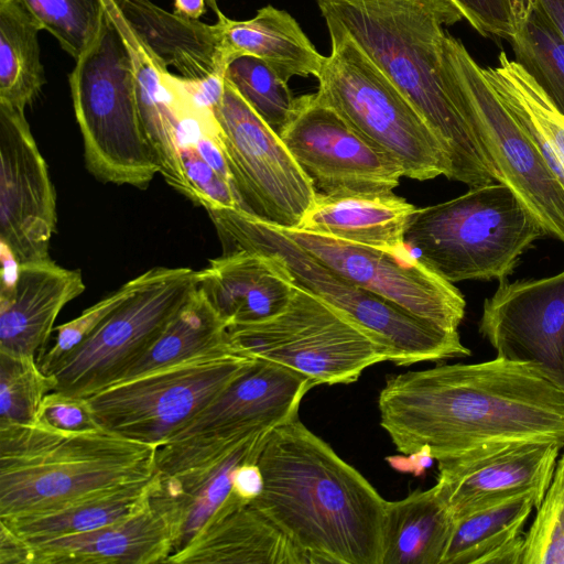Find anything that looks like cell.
Masks as SVG:
<instances>
[{
	"mask_svg": "<svg viewBox=\"0 0 564 564\" xmlns=\"http://www.w3.org/2000/svg\"><path fill=\"white\" fill-rule=\"evenodd\" d=\"M33 422L63 432H86L101 427L86 398L56 390L45 395Z\"/></svg>",
	"mask_w": 564,
	"mask_h": 564,
	"instance_id": "cell-42",
	"label": "cell"
},
{
	"mask_svg": "<svg viewBox=\"0 0 564 564\" xmlns=\"http://www.w3.org/2000/svg\"><path fill=\"white\" fill-rule=\"evenodd\" d=\"M258 458L243 462L234 474L231 494L247 505L251 503L263 489V476Z\"/></svg>",
	"mask_w": 564,
	"mask_h": 564,
	"instance_id": "cell-43",
	"label": "cell"
},
{
	"mask_svg": "<svg viewBox=\"0 0 564 564\" xmlns=\"http://www.w3.org/2000/svg\"><path fill=\"white\" fill-rule=\"evenodd\" d=\"M563 447L551 441L481 445L438 460L434 486L454 520L522 494L541 502Z\"/></svg>",
	"mask_w": 564,
	"mask_h": 564,
	"instance_id": "cell-18",
	"label": "cell"
},
{
	"mask_svg": "<svg viewBox=\"0 0 564 564\" xmlns=\"http://www.w3.org/2000/svg\"><path fill=\"white\" fill-rule=\"evenodd\" d=\"M482 69L503 105L564 184V116L522 66L505 52L499 53L496 66Z\"/></svg>",
	"mask_w": 564,
	"mask_h": 564,
	"instance_id": "cell-30",
	"label": "cell"
},
{
	"mask_svg": "<svg viewBox=\"0 0 564 564\" xmlns=\"http://www.w3.org/2000/svg\"><path fill=\"white\" fill-rule=\"evenodd\" d=\"M254 360L229 344L118 381L86 399L102 429L159 447L195 419Z\"/></svg>",
	"mask_w": 564,
	"mask_h": 564,
	"instance_id": "cell-10",
	"label": "cell"
},
{
	"mask_svg": "<svg viewBox=\"0 0 564 564\" xmlns=\"http://www.w3.org/2000/svg\"><path fill=\"white\" fill-rule=\"evenodd\" d=\"M158 446L102 427L63 432L0 425V519L53 510L155 473Z\"/></svg>",
	"mask_w": 564,
	"mask_h": 564,
	"instance_id": "cell-4",
	"label": "cell"
},
{
	"mask_svg": "<svg viewBox=\"0 0 564 564\" xmlns=\"http://www.w3.org/2000/svg\"><path fill=\"white\" fill-rule=\"evenodd\" d=\"M514 61L533 78L564 116V39L535 0L508 40Z\"/></svg>",
	"mask_w": 564,
	"mask_h": 564,
	"instance_id": "cell-34",
	"label": "cell"
},
{
	"mask_svg": "<svg viewBox=\"0 0 564 564\" xmlns=\"http://www.w3.org/2000/svg\"><path fill=\"white\" fill-rule=\"evenodd\" d=\"M31 543L34 564H156L173 552L170 530L150 505L91 531Z\"/></svg>",
	"mask_w": 564,
	"mask_h": 564,
	"instance_id": "cell-23",
	"label": "cell"
},
{
	"mask_svg": "<svg viewBox=\"0 0 564 564\" xmlns=\"http://www.w3.org/2000/svg\"><path fill=\"white\" fill-rule=\"evenodd\" d=\"M416 207L393 192L332 196L316 193L299 230L368 247H405V232Z\"/></svg>",
	"mask_w": 564,
	"mask_h": 564,
	"instance_id": "cell-26",
	"label": "cell"
},
{
	"mask_svg": "<svg viewBox=\"0 0 564 564\" xmlns=\"http://www.w3.org/2000/svg\"><path fill=\"white\" fill-rule=\"evenodd\" d=\"M318 193L376 195L393 191L401 165L349 126L316 94L297 97L296 110L280 134Z\"/></svg>",
	"mask_w": 564,
	"mask_h": 564,
	"instance_id": "cell-15",
	"label": "cell"
},
{
	"mask_svg": "<svg viewBox=\"0 0 564 564\" xmlns=\"http://www.w3.org/2000/svg\"><path fill=\"white\" fill-rule=\"evenodd\" d=\"M207 6L209 9H212L216 14L220 11L218 7V0H206Z\"/></svg>",
	"mask_w": 564,
	"mask_h": 564,
	"instance_id": "cell-47",
	"label": "cell"
},
{
	"mask_svg": "<svg viewBox=\"0 0 564 564\" xmlns=\"http://www.w3.org/2000/svg\"><path fill=\"white\" fill-rule=\"evenodd\" d=\"M546 236L516 193L491 183L456 198L417 208L405 246L451 283L507 279L520 257Z\"/></svg>",
	"mask_w": 564,
	"mask_h": 564,
	"instance_id": "cell-6",
	"label": "cell"
},
{
	"mask_svg": "<svg viewBox=\"0 0 564 564\" xmlns=\"http://www.w3.org/2000/svg\"><path fill=\"white\" fill-rule=\"evenodd\" d=\"M42 30L77 59L96 39L106 13L101 0H20Z\"/></svg>",
	"mask_w": 564,
	"mask_h": 564,
	"instance_id": "cell-36",
	"label": "cell"
},
{
	"mask_svg": "<svg viewBox=\"0 0 564 564\" xmlns=\"http://www.w3.org/2000/svg\"><path fill=\"white\" fill-rule=\"evenodd\" d=\"M271 430H260L227 453L193 467L171 474L155 470L149 505L170 530L172 554L184 549L226 503L236 469L259 457Z\"/></svg>",
	"mask_w": 564,
	"mask_h": 564,
	"instance_id": "cell-20",
	"label": "cell"
},
{
	"mask_svg": "<svg viewBox=\"0 0 564 564\" xmlns=\"http://www.w3.org/2000/svg\"><path fill=\"white\" fill-rule=\"evenodd\" d=\"M40 31L20 0H0V102L23 111L46 83Z\"/></svg>",
	"mask_w": 564,
	"mask_h": 564,
	"instance_id": "cell-32",
	"label": "cell"
},
{
	"mask_svg": "<svg viewBox=\"0 0 564 564\" xmlns=\"http://www.w3.org/2000/svg\"><path fill=\"white\" fill-rule=\"evenodd\" d=\"M314 387L297 371L256 358L195 419L167 441L235 437L273 429L299 413L304 395Z\"/></svg>",
	"mask_w": 564,
	"mask_h": 564,
	"instance_id": "cell-19",
	"label": "cell"
},
{
	"mask_svg": "<svg viewBox=\"0 0 564 564\" xmlns=\"http://www.w3.org/2000/svg\"><path fill=\"white\" fill-rule=\"evenodd\" d=\"M482 36L509 40L517 31L528 0H451Z\"/></svg>",
	"mask_w": 564,
	"mask_h": 564,
	"instance_id": "cell-41",
	"label": "cell"
},
{
	"mask_svg": "<svg viewBox=\"0 0 564 564\" xmlns=\"http://www.w3.org/2000/svg\"><path fill=\"white\" fill-rule=\"evenodd\" d=\"M327 30L351 37L421 113L446 148L451 180L469 188L496 177L457 108L443 68L444 26L462 21L451 0H316Z\"/></svg>",
	"mask_w": 564,
	"mask_h": 564,
	"instance_id": "cell-3",
	"label": "cell"
},
{
	"mask_svg": "<svg viewBox=\"0 0 564 564\" xmlns=\"http://www.w3.org/2000/svg\"><path fill=\"white\" fill-rule=\"evenodd\" d=\"M56 195L25 111L0 102V242L18 264L48 258Z\"/></svg>",
	"mask_w": 564,
	"mask_h": 564,
	"instance_id": "cell-16",
	"label": "cell"
},
{
	"mask_svg": "<svg viewBox=\"0 0 564 564\" xmlns=\"http://www.w3.org/2000/svg\"><path fill=\"white\" fill-rule=\"evenodd\" d=\"M378 408L381 427L404 455L426 449L438 462L490 443L564 446V390L532 362L496 356L394 375Z\"/></svg>",
	"mask_w": 564,
	"mask_h": 564,
	"instance_id": "cell-1",
	"label": "cell"
},
{
	"mask_svg": "<svg viewBox=\"0 0 564 564\" xmlns=\"http://www.w3.org/2000/svg\"><path fill=\"white\" fill-rule=\"evenodd\" d=\"M258 464L263 489L251 505L307 564H381L388 500L299 413L270 431Z\"/></svg>",
	"mask_w": 564,
	"mask_h": 564,
	"instance_id": "cell-2",
	"label": "cell"
},
{
	"mask_svg": "<svg viewBox=\"0 0 564 564\" xmlns=\"http://www.w3.org/2000/svg\"><path fill=\"white\" fill-rule=\"evenodd\" d=\"M197 273L198 290L228 327L276 316L295 289L291 274L276 258L257 251L225 252Z\"/></svg>",
	"mask_w": 564,
	"mask_h": 564,
	"instance_id": "cell-22",
	"label": "cell"
},
{
	"mask_svg": "<svg viewBox=\"0 0 564 564\" xmlns=\"http://www.w3.org/2000/svg\"><path fill=\"white\" fill-rule=\"evenodd\" d=\"M330 54L317 77V98L394 159L403 176H451L449 154L421 113L347 34L328 30Z\"/></svg>",
	"mask_w": 564,
	"mask_h": 564,
	"instance_id": "cell-8",
	"label": "cell"
},
{
	"mask_svg": "<svg viewBox=\"0 0 564 564\" xmlns=\"http://www.w3.org/2000/svg\"><path fill=\"white\" fill-rule=\"evenodd\" d=\"M55 382L36 357L0 352V425L28 424Z\"/></svg>",
	"mask_w": 564,
	"mask_h": 564,
	"instance_id": "cell-37",
	"label": "cell"
},
{
	"mask_svg": "<svg viewBox=\"0 0 564 564\" xmlns=\"http://www.w3.org/2000/svg\"><path fill=\"white\" fill-rule=\"evenodd\" d=\"M149 486L150 480L87 497L53 510L0 519V522L30 542L83 533L145 509L149 506Z\"/></svg>",
	"mask_w": 564,
	"mask_h": 564,
	"instance_id": "cell-31",
	"label": "cell"
},
{
	"mask_svg": "<svg viewBox=\"0 0 564 564\" xmlns=\"http://www.w3.org/2000/svg\"><path fill=\"white\" fill-rule=\"evenodd\" d=\"M443 68L454 102L482 149L496 181L510 187L564 243V184L488 82L465 45L446 33Z\"/></svg>",
	"mask_w": 564,
	"mask_h": 564,
	"instance_id": "cell-9",
	"label": "cell"
},
{
	"mask_svg": "<svg viewBox=\"0 0 564 564\" xmlns=\"http://www.w3.org/2000/svg\"><path fill=\"white\" fill-rule=\"evenodd\" d=\"M0 564H34L32 543L3 522H0Z\"/></svg>",
	"mask_w": 564,
	"mask_h": 564,
	"instance_id": "cell-44",
	"label": "cell"
},
{
	"mask_svg": "<svg viewBox=\"0 0 564 564\" xmlns=\"http://www.w3.org/2000/svg\"><path fill=\"white\" fill-rule=\"evenodd\" d=\"M79 270L50 258L18 264L0 291V352L33 356L43 352L61 311L85 291Z\"/></svg>",
	"mask_w": 564,
	"mask_h": 564,
	"instance_id": "cell-21",
	"label": "cell"
},
{
	"mask_svg": "<svg viewBox=\"0 0 564 564\" xmlns=\"http://www.w3.org/2000/svg\"><path fill=\"white\" fill-rule=\"evenodd\" d=\"M145 272L126 282L119 289L85 310L78 317L55 328L54 345L36 357L44 371L86 339L119 305L130 297L144 282Z\"/></svg>",
	"mask_w": 564,
	"mask_h": 564,
	"instance_id": "cell-39",
	"label": "cell"
},
{
	"mask_svg": "<svg viewBox=\"0 0 564 564\" xmlns=\"http://www.w3.org/2000/svg\"><path fill=\"white\" fill-rule=\"evenodd\" d=\"M181 158L186 180L193 193V202L206 210L213 208L241 209L232 183L219 174L200 155L192 142L182 143Z\"/></svg>",
	"mask_w": 564,
	"mask_h": 564,
	"instance_id": "cell-40",
	"label": "cell"
},
{
	"mask_svg": "<svg viewBox=\"0 0 564 564\" xmlns=\"http://www.w3.org/2000/svg\"><path fill=\"white\" fill-rule=\"evenodd\" d=\"M115 2L152 53L165 66L176 68L181 76L202 79L217 70H226L217 22L207 24L167 12L151 0Z\"/></svg>",
	"mask_w": 564,
	"mask_h": 564,
	"instance_id": "cell-27",
	"label": "cell"
},
{
	"mask_svg": "<svg viewBox=\"0 0 564 564\" xmlns=\"http://www.w3.org/2000/svg\"><path fill=\"white\" fill-rule=\"evenodd\" d=\"M226 79L247 104L280 135L293 118L297 97L263 61L240 56L226 68Z\"/></svg>",
	"mask_w": 564,
	"mask_h": 564,
	"instance_id": "cell-35",
	"label": "cell"
},
{
	"mask_svg": "<svg viewBox=\"0 0 564 564\" xmlns=\"http://www.w3.org/2000/svg\"><path fill=\"white\" fill-rule=\"evenodd\" d=\"M228 338L236 349L297 371L315 387L355 382L368 367L389 361L364 329L296 284L280 314L229 326Z\"/></svg>",
	"mask_w": 564,
	"mask_h": 564,
	"instance_id": "cell-11",
	"label": "cell"
},
{
	"mask_svg": "<svg viewBox=\"0 0 564 564\" xmlns=\"http://www.w3.org/2000/svg\"><path fill=\"white\" fill-rule=\"evenodd\" d=\"M206 0H173L174 12L194 20L206 13Z\"/></svg>",
	"mask_w": 564,
	"mask_h": 564,
	"instance_id": "cell-46",
	"label": "cell"
},
{
	"mask_svg": "<svg viewBox=\"0 0 564 564\" xmlns=\"http://www.w3.org/2000/svg\"><path fill=\"white\" fill-rule=\"evenodd\" d=\"M539 505L522 494L455 519L440 564H522L523 528Z\"/></svg>",
	"mask_w": 564,
	"mask_h": 564,
	"instance_id": "cell-28",
	"label": "cell"
},
{
	"mask_svg": "<svg viewBox=\"0 0 564 564\" xmlns=\"http://www.w3.org/2000/svg\"><path fill=\"white\" fill-rule=\"evenodd\" d=\"M68 82L87 170L104 183L148 187L160 169L143 132L127 47L107 15Z\"/></svg>",
	"mask_w": 564,
	"mask_h": 564,
	"instance_id": "cell-7",
	"label": "cell"
},
{
	"mask_svg": "<svg viewBox=\"0 0 564 564\" xmlns=\"http://www.w3.org/2000/svg\"><path fill=\"white\" fill-rule=\"evenodd\" d=\"M453 523L435 486L387 501L381 564H440Z\"/></svg>",
	"mask_w": 564,
	"mask_h": 564,
	"instance_id": "cell-29",
	"label": "cell"
},
{
	"mask_svg": "<svg viewBox=\"0 0 564 564\" xmlns=\"http://www.w3.org/2000/svg\"><path fill=\"white\" fill-rule=\"evenodd\" d=\"M213 112L241 209L275 227L297 228L317 191L281 137L227 79Z\"/></svg>",
	"mask_w": 564,
	"mask_h": 564,
	"instance_id": "cell-13",
	"label": "cell"
},
{
	"mask_svg": "<svg viewBox=\"0 0 564 564\" xmlns=\"http://www.w3.org/2000/svg\"><path fill=\"white\" fill-rule=\"evenodd\" d=\"M216 15L220 54L227 66L248 55L263 61L285 83L293 76L318 77L325 56L289 12L268 4L248 20H232L221 11Z\"/></svg>",
	"mask_w": 564,
	"mask_h": 564,
	"instance_id": "cell-25",
	"label": "cell"
},
{
	"mask_svg": "<svg viewBox=\"0 0 564 564\" xmlns=\"http://www.w3.org/2000/svg\"><path fill=\"white\" fill-rule=\"evenodd\" d=\"M207 212L226 252L249 250L276 258L296 285L345 314L386 350L394 365L411 366L471 355L459 333L445 332L347 280L275 226L242 209Z\"/></svg>",
	"mask_w": 564,
	"mask_h": 564,
	"instance_id": "cell-5",
	"label": "cell"
},
{
	"mask_svg": "<svg viewBox=\"0 0 564 564\" xmlns=\"http://www.w3.org/2000/svg\"><path fill=\"white\" fill-rule=\"evenodd\" d=\"M171 564H307L303 554L251 503L215 514Z\"/></svg>",
	"mask_w": 564,
	"mask_h": 564,
	"instance_id": "cell-24",
	"label": "cell"
},
{
	"mask_svg": "<svg viewBox=\"0 0 564 564\" xmlns=\"http://www.w3.org/2000/svg\"><path fill=\"white\" fill-rule=\"evenodd\" d=\"M522 564H564V454L524 534Z\"/></svg>",
	"mask_w": 564,
	"mask_h": 564,
	"instance_id": "cell-38",
	"label": "cell"
},
{
	"mask_svg": "<svg viewBox=\"0 0 564 564\" xmlns=\"http://www.w3.org/2000/svg\"><path fill=\"white\" fill-rule=\"evenodd\" d=\"M478 329L497 357L539 365L564 390V271L499 281L484 302Z\"/></svg>",
	"mask_w": 564,
	"mask_h": 564,
	"instance_id": "cell-17",
	"label": "cell"
},
{
	"mask_svg": "<svg viewBox=\"0 0 564 564\" xmlns=\"http://www.w3.org/2000/svg\"><path fill=\"white\" fill-rule=\"evenodd\" d=\"M564 39V0H535Z\"/></svg>",
	"mask_w": 564,
	"mask_h": 564,
	"instance_id": "cell-45",
	"label": "cell"
},
{
	"mask_svg": "<svg viewBox=\"0 0 564 564\" xmlns=\"http://www.w3.org/2000/svg\"><path fill=\"white\" fill-rule=\"evenodd\" d=\"M279 229L347 280L445 332L458 333L466 307L462 292L405 247L381 249Z\"/></svg>",
	"mask_w": 564,
	"mask_h": 564,
	"instance_id": "cell-14",
	"label": "cell"
},
{
	"mask_svg": "<svg viewBox=\"0 0 564 564\" xmlns=\"http://www.w3.org/2000/svg\"><path fill=\"white\" fill-rule=\"evenodd\" d=\"M191 268L158 267L145 271L143 284L86 339L44 372L55 390L88 398L119 381L152 346L196 291Z\"/></svg>",
	"mask_w": 564,
	"mask_h": 564,
	"instance_id": "cell-12",
	"label": "cell"
},
{
	"mask_svg": "<svg viewBox=\"0 0 564 564\" xmlns=\"http://www.w3.org/2000/svg\"><path fill=\"white\" fill-rule=\"evenodd\" d=\"M229 344L227 324L197 288L159 338L119 381L182 362Z\"/></svg>",
	"mask_w": 564,
	"mask_h": 564,
	"instance_id": "cell-33",
	"label": "cell"
}]
</instances>
